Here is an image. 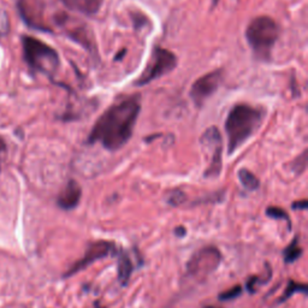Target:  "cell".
Segmentation results:
<instances>
[{
  "mask_svg": "<svg viewBox=\"0 0 308 308\" xmlns=\"http://www.w3.org/2000/svg\"><path fill=\"white\" fill-rule=\"evenodd\" d=\"M141 111L139 96H133L112 105L91 128L88 143H101L109 150H118L133 135Z\"/></svg>",
  "mask_w": 308,
  "mask_h": 308,
  "instance_id": "6da1fadb",
  "label": "cell"
},
{
  "mask_svg": "<svg viewBox=\"0 0 308 308\" xmlns=\"http://www.w3.org/2000/svg\"><path fill=\"white\" fill-rule=\"evenodd\" d=\"M265 111L247 104L235 105L225 120L228 136V154L231 156L260 128Z\"/></svg>",
  "mask_w": 308,
  "mask_h": 308,
  "instance_id": "7a4b0ae2",
  "label": "cell"
},
{
  "mask_svg": "<svg viewBox=\"0 0 308 308\" xmlns=\"http://www.w3.org/2000/svg\"><path fill=\"white\" fill-rule=\"evenodd\" d=\"M245 38L257 58L260 60H268L272 48L280 38V28L272 18L259 16L248 24Z\"/></svg>",
  "mask_w": 308,
  "mask_h": 308,
  "instance_id": "3957f363",
  "label": "cell"
},
{
  "mask_svg": "<svg viewBox=\"0 0 308 308\" xmlns=\"http://www.w3.org/2000/svg\"><path fill=\"white\" fill-rule=\"evenodd\" d=\"M23 57L34 71L52 76L59 68V55L54 48L33 37L22 38Z\"/></svg>",
  "mask_w": 308,
  "mask_h": 308,
  "instance_id": "277c9868",
  "label": "cell"
},
{
  "mask_svg": "<svg viewBox=\"0 0 308 308\" xmlns=\"http://www.w3.org/2000/svg\"><path fill=\"white\" fill-rule=\"evenodd\" d=\"M177 65L176 55L165 48L156 47L154 48L152 58H150L148 65L143 70L141 76L137 78L135 86L141 87L146 86L154 80H158L164 75L172 71Z\"/></svg>",
  "mask_w": 308,
  "mask_h": 308,
  "instance_id": "5b68a950",
  "label": "cell"
},
{
  "mask_svg": "<svg viewBox=\"0 0 308 308\" xmlns=\"http://www.w3.org/2000/svg\"><path fill=\"white\" fill-rule=\"evenodd\" d=\"M222 263V254L217 247L208 245L192 255L187 264V270L192 277L204 281L217 270Z\"/></svg>",
  "mask_w": 308,
  "mask_h": 308,
  "instance_id": "8992f818",
  "label": "cell"
},
{
  "mask_svg": "<svg viewBox=\"0 0 308 308\" xmlns=\"http://www.w3.org/2000/svg\"><path fill=\"white\" fill-rule=\"evenodd\" d=\"M200 142H201L202 148L205 149V153L207 154L209 158V165L205 171V177L215 178V177L221 175L222 171L223 141L218 128H208V129L202 134Z\"/></svg>",
  "mask_w": 308,
  "mask_h": 308,
  "instance_id": "52a82bcc",
  "label": "cell"
},
{
  "mask_svg": "<svg viewBox=\"0 0 308 308\" xmlns=\"http://www.w3.org/2000/svg\"><path fill=\"white\" fill-rule=\"evenodd\" d=\"M113 252H114V244L112 242L109 241L91 242V243L88 244L86 253H84L83 257L69 268V270L64 273L63 277L68 278L74 276V274L78 273V272H81L82 270H84V268L93 264L94 261L109 257V255L111 253H113Z\"/></svg>",
  "mask_w": 308,
  "mask_h": 308,
  "instance_id": "ba28073f",
  "label": "cell"
},
{
  "mask_svg": "<svg viewBox=\"0 0 308 308\" xmlns=\"http://www.w3.org/2000/svg\"><path fill=\"white\" fill-rule=\"evenodd\" d=\"M223 80V71L215 70L204 75L192 86L191 98L196 106L200 107L221 86Z\"/></svg>",
  "mask_w": 308,
  "mask_h": 308,
  "instance_id": "9c48e42d",
  "label": "cell"
},
{
  "mask_svg": "<svg viewBox=\"0 0 308 308\" xmlns=\"http://www.w3.org/2000/svg\"><path fill=\"white\" fill-rule=\"evenodd\" d=\"M18 11L23 21L30 28L42 32H51L44 18V5L39 0H18Z\"/></svg>",
  "mask_w": 308,
  "mask_h": 308,
  "instance_id": "30bf717a",
  "label": "cell"
},
{
  "mask_svg": "<svg viewBox=\"0 0 308 308\" xmlns=\"http://www.w3.org/2000/svg\"><path fill=\"white\" fill-rule=\"evenodd\" d=\"M82 196V189L80 184L74 179L69 181L67 186L64 187V189L61 191L57 199V204L61 209L65 211H70L77 207L80 204V200Z\"/></svg>",
  "mask_w": 308,
  "mask_h": 308,
  "instance_id": "8fae6325",
  "label": "cell"
},
{
  "mask_svg": "<svg viewBox=\"0 0 308 308\" xmlns=\"http://www.w3.org/2000/svg\"><path fill=\"white\" fill-rule=\"evenodd\" d=\"M67 33L74 41L83 46L91 54H97V47L96 42H94L93 34H91L90 29L84 23H80L78 25H73V28H67Z\"/></svg>",
  "mask_w": 308,
  "mask_h": 308,
  "instance_id": "7c38bea8",
  "label": "cell"
},
{
  "mask_svg": "<svg viewBox=\"0 0 308 308\" xmlns=\"http://www.w3.org/2000/svg\"><path fill=\"white\" fill-rule=\"evenodd\" d=\"M65 8L83 15H96L99 12L104 0H60Z\"/></svg>",
  "mask_w": 308,
  "mask_h": 308,
  "instance_id": "4fadbf2b",
  "label": "cell"
},
{
  "mask_svg": "<svg viewBox=\"0 0 308 308\" xmlns=\"http://www.w3.org/2000/svg\"><path fill=\"white\" fill-rule=\"evenodd\" d=\"M134 271V265L126 253H120L117 261V274L122 286H127Z\"/></svg>",
  "mask_w": 308,
  "mask_h": 308,
  "instance_id": "5bb4252c",
  "label": "cell"
},
{
  "mask_svg": "<svg viewBox=\"0 0 308 308\" xmlns=\"http://www.w3.org/2000/svg\"><path fill=\"white\" fill-rule=\"evenodd\" d=\"M238 178H240L242 186H243L247 191H257L259 186H260V182H259L257 176L247 169L240 170V172H238Z\"/></svg>",
  "mask_w": 308,
  "mask_h": 308,
  "instance_id": "9a60e30c",
  "label": "cell"
},
{
  "mask_svg": "<svg viewBox=\"0 0 308 308\" xmlns=\"http://www.w3.org/2000/svg\"><path fill=\"white\" fill-rule=\"evenodd\" d=\"M302 255V248L299 245V242H297V236L294 238L293 242L288 245V247L284 250L283 252V257H284V261L287 264H293L296 260H299Z\"/></svg>",
  "mask_w": 308,
  "mask_h": 308,
  "instance_id": "2e32d148",
  "label": "cell"
},
{
  "mask_svg": "<svg viewBox=\"0 0 308 308\" xmlns=\"http://www.w3.org/2000/svg\"><path fill=\"white\" fill-rule=\"evenodd\" d=\"M295 293H307V286L306 284L302 283H296V282L294 281H289V283H288V287L286 288V290H284V294L282 295L281 301L280 302H284V301H287L291 295Z\"/></svg>",
  "mask_w": 308,
  "mask_h": 308,
  "instance_id": "e0dca14e",
  "label": "cell"
},
{
  "mask_svg": "<svg viewBox=\"0 0 308 308\" xmlns=\"http://www.w3.org/2000/svg\"><path fill=\"white\" fill-rule=\"evenodd\" d=\"M266 215L272 219H277V221H286L288 223V227L291 229V222L290 217L288 213L284 211L283 208L276 207V206H271V207L266 208Z\"/></svg>",
  "mask_w": 308,
  "mask_h": 308,
  "instance_id": "ac0fdd59",
  "label": "cell"
},
{
  "mask_svg": "<svg viewBox=\"0 0 308 308\" xmlns=\"http://www.w3.org/2000/svg\"><path fill=\"white\" fill-rule=\"evenodd\" d=\"M242 294V287L241 286H235L228 289L227 291H223L218 295V299L221 301H230L237 299L238 296Z\"/></svg>",
  "mask_w": 308,
  "mask_h": 308,
  "instance_id": "d6986e66",
  "label": "cell"
},
{
  "mask_svg": "<svg viewBox=\"0 0 308 308\" xmlns=\"http://www.w3.org/2000/svg\"><path fill=\"white\" fill-rule=\"evenodd\" d=\"M186 200V194L183 192H179V191H176V192H172L171 195L169 196L168 199V202L171 206H178L181 205Z\"/></svg>",
  "mask_w": 308,
  "mask_h": 308,
  "instance_id": "ffe728a7",
  "label": "cell"
},
{
  "mask_svg": "<svg viewBox=\"0 0 308 308\" xmlns=\"http://www.w3.org/2000/svg\"><path fill=\"white\" fill-rule=\"evenodd\" d=\"M9 29V22H8V16L6 14L0 15V37L5 35L8 33Z\"/></svg>",
  "mask_w": 308,
  "mask_h": 308,
  "instance_id": "44dd1931",
  "label": "cell"
},
{
  "mask_svg": "<svg viewBox=\"0 0 308 308\" xmlns=\"http://www.w3.org/2000/svg\"><path fill=\"white\" fill-rule=\"evenodd\" d=\"M259 282V278L257 276H253L251 277L250 280H248L247 282V290L250 291V293H255V284H257Z\"/></svg>",
  "mask_w": 308,
  "mask_h": 308,
  "instance_id": "7402d4cb",
  "label": "cell"
},
{
  "mask_svg": "<svg viewBox=\"0 0 308 308\" xmlns=\"http://www.w3.org/2000/svg\"><path fill=\"white\" fill-rule=\"evenodd\" d=\"M308 207V202L307 200H301V201H295L293 204V209H307Z\"/></svg>",
  "mask_w": 308,
  "mask_h": 308,
  "instance_id": "603a6c76",
  "label": "cell"
},
{
  "mask_svg": "<svg viewBox=\"0 0 308 308\" xmlns=\"http://www.w3.org/2000/svg\"><path fill=\"white\" fill-rule=\"evenodd\" d=\"M173 234H175L177 237H183V236H186V234H187V230H186V228L184 227H177V228H175V230H173Z\"/></svg>",
  "mask_w": 308,
  "mask_h": 308,
  "instance_id": "cb8c5ba5",
  "label": "cell"
},
{
  "mask_svg": "<svg viewBox=\"0 0 308 308\" xmlns=\"http://www.w3.org/2000/svg\"><path fill=\"white\" fill-rule=\"evenodd\" d=\"M5 149H6L5 142H4V141H3L2 137H0V158H2V154L5 153Z\"/></svg>",
  "mask_w": 308,
  "mask_h": 308,
  "instance_id": "d4e9b609",
  "label": "cell"
},
{
  "mask_svg": "<svg viewBox=\"0 0 308 308\" xmlns=\"http://www.w3.org/2000/svg\"><path fill=\"white\" fill-rule=\"evenodd\" d=\"M96 308H101V307H99V302L96 303Z\"/></svg>",
  "mask_w": 308,
  "mask_h": 308,
  "instance_id": "484cf974",
  "label": "cell"
},
{
  "mask_svg": "<svg viewBox=\"0 0 308 308\" xmlns=\"http://www.w3.org/2000/svg\"><path fill=\"white\" fill-rule=\"evenodd\" d=\"M205 308H217V307H212V306H207V307H205Z\"/></svg>",
  "mask_w": 308,
  "mask_h": 308,
  "instance_id": "4316f807",
  "label": "cell"
}]
</instances>
